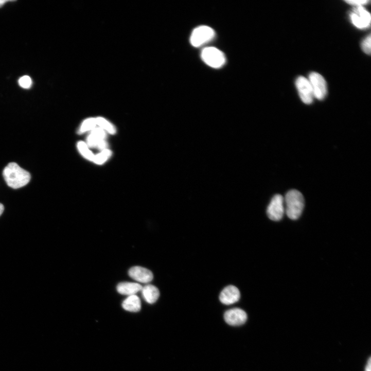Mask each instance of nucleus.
Wrapping results in <instances>:
<instances>
[{
	"mask_svg": "<svg viewBox=\"0 0 371 371\" xmlns=\"http://www.w3.org/2000/svg\"><path fill=\"white\" fill-rule=\"evenodd\" d=\"M4 177L8 185L19 189L27 185L30 181L31 174L15 163H10L4 169Z\"/></svg>",
	"mask_w": 371,
	"mask_h": 371,
	"instance_id": "obj_1",
	"label": "nucleus"
},
{
	"mask_svg": "<svg viewBox=\"0 0 371 371\" xmlns=\"http://www.w3.org/2000/svg\"><path fill=\"white\" fill-rule=\"evenodd\" d=\"M285 213L291 220H297L304 209L305 201L302 194L296 190L287 192L284 198Z\"/></svg>",
	"mask_w": 371,
	"mask_h": 371,
	"instance_id": "obj_2",
	"label": "nucleus"
},
{
	"mask_svg": "<svg viewBox=\"0 0 371 371\" xmlns=\"http://www.w3.org/2000/svg\"><path fill=\"white\" fill-rule=\"evenodd\" d=\"M201 57L207 65L214 68H220L224 66L226 62L223 52L214 47H208L203 49Z\"/></svg>",
	"mask_w": 371,
	"mask_h": 371,
	"instance_id": "obj_3",
	"label": "nucleus"
},
{
	"mask_svg": "<svg viewBox=\"0 0 371 371\" xmlns=\"http://www.w3.org/2000/svg\"><path fill=\"white\" fill-rule=\"evenodd\" d=\"M215 36V32L211 28L200 26L193 31L190 42L193 46L199 47L213 40Z\"/></svg>",
	"mask_w": 371,
	"mask_h": 371,
	"instance_id": "obj_4",
	"label": "nucleus"
},
{
	"mask_svg": "<svg viewBox=\"0 0 371 371\" xmlns=\"http://www.w3.org/2000/svg\"><path fill=\"white\" fill-rule=\"evenodd\" d=\"M270 219L274 221L280 220L285 213L284 198L280 195H275L271 200L267 210Z\"/></svg>",
	"mask_w": 371,
	"mask_h": 371,
	"instance_id": "obj_5",
	"label": "nucleus"
},
{
	"mask_svg": "<svg viewBox=\"0 0 371 371\" xmlns=\"http://www.w3.org/2000/svg\"><path fill=\"white\" fill-rule=\"evenodd\" d=\"M312 89L314 97L318 100L324 99L327 94V85L324 78L319 74L312 73L308 79Z\"/></svg>",
	"mask_w": 371,
	"mask_h": 371,
	"instance_id": "obj_6",
	"label": "nucleus"
},
{
	"mask_svg": "<svg viewBox=\"0 0 371 371\" xmlns=\"http://www.w3.org/2000/svg\"><path fill=\"white\" fill-rule=\"evenodd\" d=\"M106 138L107 133L99 127H97L91 132L87 138L86 144L89 148H98L102 151L108 149Z\"/></svg>",
	"mask_w": 371,
	"mask_h": 371,
	"instance_id": "obj_7",
	"label": "nucleus"
},
{
	"mask_svg": "<svg viewBox=\"0 0 371 371\" xmlns=\"http://www.w3.org/2000/svg\"><path fill=\"white\" fill-rule=\"evenodd\" d=\"M350 17L352 23L357 28L363 29L369 27L370 15L362 6L356 7Z\"/></svg>",
	"mask_w": 371,
	"mask_h": 371,
	"instance_id": "obj_8",
	"label": "nucleus"
},
{
	"mask_svg": "<svg viewBox=\"0 0 371 371\" xmlns=\"http://www.w3.org/2000/svg\"><path fill=\"white\" fill-rule=\"evenodd\" d=\"M296 86L302 101L305 104H311L314 96L309 80L303 77H299L296 80Z\"/></svg>",
	"mask_w": 371,
	"mask_h": 371,
	"instance_id": "obj_9",
	"label": "nucleus"
},
{
	"mask_svg": "<svg viewBox=\"0 0 371 371\" xmlns=\"http://www.w3.org/2000/svg\"><path fill=\"white\" fill-rule=\"evenodd\" d=\"M224 317L228 324L232 326H240L246 322L248 315L241 309L233 308L225 312Z\"/></svg>",
	"mask_w": 371,
	"mask_h": 371,
	"instance_id": "obj_10",
	"label": "nucleus"
},
{
	"mask_svg": "<svg viewBox=\"0 0 371 371\" xmlns=\"http://www.w3.org/2000/svg\"><path fill=\"white\" fill-rule=\"evenodd\" d=\"M240 298V292L235 286L230 285L224 288L221 292L219 299L226 305H230L237 302Z\"/></svg>",
	"mask_w": 371,
	"mask_h": 371,
	"instance_id": "obj_11",
	"label": "nucleus"
},
{
	"mask_svg": "<svg viewBox=\"0 0 371 371\" xmlns=\"http://www.w3.org/2000/svg\"><path fill=\"white\" fill-rule=\"evenodd\" d=\"M129 274L132 279L142 283L148 284L153 279L152 272L142 267H132L130 269Z\"/></svg>",
	"mask_w": 371,
	"mask_h": 371,
	"instance_id": "obj_12",
	"label": "nucleus"
},
{
	"mask_svg": "<svg viewBox=\"0 0 371 371\" xmlns=\"http://www.w3.org/2000/svg\"><path fill=\"white\" fill-rule=\"evenodd\" d=\"M143 287L141 285L130 282H122L117 287L118 292L122 295H133L142 291Z\"/></svg>",
	"mask_w": 371,
	"mask_h": 371,
	"instance_id": "obj_13",
	"label": "nucleus"
},
{
	"mask_svg": "<svg viewBox=\"0 0 371 371\" xmlns=\"http://www.w3.org/2000/svg\"><path fill=\"white\" fill-rule=\"evenodd\" d=\"M142 292L144 298L150 304L155 303L160 295L158 289L155 286L150 284L143 287Z\"/></svg>",
	"mask_w": 371,
	"mask_h": 371,
	"instance_id": "obj_14",
	"label": "nucleus"
},
{
	"mask_svg": "<svg viewBox=\"0 0 371 371\" xmlns=\"http://www.w3.org/2000/svg\"><path fill=\"white\" fill-rule=\"evenodd\" d=\"M122 307L127 311L137 312L141 309L140 298L136 295L129 296L122 303Z\"/></svg>",
	"mask_w": 371,
	"mask_h": 371,
	"instance_id": "obj_15",
	"label": "nucleus"
},
{
	"mask_svg": "<svg viewBox=\"0 0 371 371\" xmlns=\"http://www.w3.org/2000/svg\"><path fill=\"white\" fill-rule=\"evenodd\" d=\"M96 119L97 126L105 132L111 135H115L116 133V129L109 121L101 117H97Z\"/></svg>",
	"mask_w": 371,
	"mask_h": 371,
	"instance_id": "obj_16",
	"label": "nucleus"
},
{
	"mask_svg": "<svg viewBox=\"0 0 371 371\" xmlns=\"http://www.w3.org/2000/svg\"><path fill=\"white\" fill-rule=\"evenodd\" d=\"M97 127L96 118H90L85 120L81 124L79 133L83 134L87 132L92 131Z\"/></svg>",
	"mask_w": 371,
	"mask_h": 371,
	"instance_id": "obj_17",
	"label": "nucleus"
},
{
	"mask_svg": "<svg viewBox=\"0 0 371 371\" xmlns=\"http://www.w3.org/2000/svg\"><path fill=\"white\" fill-rule=\"evenodd\" d=\"M77 148L81 155L86 160L93 162L95 155L90 150V148L84 142H79L77 144Z\"/></svg>",
	"mask_w": 371,
	"mask_h": 371,
	"instance_id": "obj_18",
	"label": "nucleus"
},
{
	"mask_svg": "<svg viewBox=\"0 0 371 371\" xmlns=\"http://www.w3.org/2000/svg\"><path fill=\"white\" fill-rule=\"evenodd\" d=\"M112 155L111 150L107 149L101 151V152L96 155H95L93 162L99 165L104 164L107 162Z\"/></svg>",
	"mask_w": 371,
	"mask_h": 371,
	"instance_id": "obj_19",
	"label": "nucleus"
},
{
	"mask_svg": "<svg viewBox=\"0 0 371 371\" xmlns=\"http://www.w3.org/2000/svg\"><path fill=\"white\" fill-rule=\"evenodd\" d=\"M19 82L20 86L24 89H29L32 84L31 78L28 76L22 77Z\"/></svg>",
	"mask_w": 371,
	"mask_h": 371,
	"instance_id": "obj_20",
	"label": "nucleus"
},
{
	"mask_svg": "<svg viewBox=\"0 0 371 371\" xmlns=\"http://www.w3.org/2000/svg\"><path fill=\"white\" fill-rule=\"evenodd\" d=\"M370 35L369 34L362 42L361 44L362 49L366 55L370 54Z\"/></svg>",
	"mask_w": 371,
	"mask_h": 371,
	"instance_id": "obj_21",
	"label": "nucleus"
},
{
	"mask_svg": "<svg viewBox=\"0 0 371 371\" xmlns=\"http://www.w3.org/2000/svg\"><path fill=\"white\" fill-rule=\"evenodd\" d=\"M346 3L348 5L355 6L356 7H360L363 5L367 4L369 1H366V0H348V1H345Z\"/></svg>",
	"mask_w": 371,
	"mask_h": 371,
	"instance_id": "obj_22",
	"label": "nucleus"
},
{
	"mask_svg": "<svg viewBox=\"0 0 371 371\" xmlns=\"http://www.w3.org/2000/svg\"><path fill=\"white\" fill-rule=\"evenodd\" d=\"M371 359L370 358H369L367 361L366 365L365 367L364 371H371Z\"/></svg>",
	"mask_w": 371,
	"mask_h": 371,
	"instance_id": "obj_23",
	"label": "nucleus"
},
{
	"mask_svg": "<svg viewBox=\"0 0 371 371\" xmlns=\"http://www.w3.org/2000/svg\"><path fill=\"white\" fill-rule=\"evenodd\" d=\"M5 210V207L3 204L0 203V216L3 214Z\"/></svg>",
	"mask_w": 371,
	"mask_h": 371,
	"instance_id": "obj_24",
	"label": "nucleus"
},
{
	"mask_svg": "<svg viewBox=\"0 0 371 371\" xmlns=\"http://www.w3.org/2000/svg\"><path fill=\"white\" fill-rule=\"evenodd\" d=\"M9 1H4V0H0V8H2Z\"/></svg>",
	"mask_w": 371,
	"mask_h": 371,
	"instance_id": "obj_25",
	"label": "nucleus"
}]
</instances>
